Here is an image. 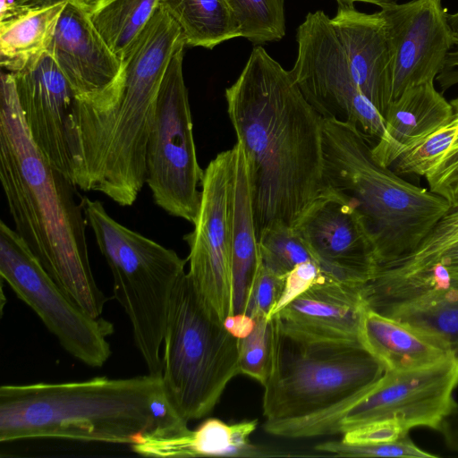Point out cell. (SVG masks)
<instances>
[{"instance_id":"obj_38","label":"cell","mask_w":458,"mask_h":458,"mask_svg":"<svg viewBox=\"0 0 458 458\" xmlns=\"http://www.w3.org/2000/svg\"><path fill=\"white\" fill-rule=\"evenodd\" d=\"M445 445L458 452V406L444 420L438 430Z\"/></svg>"},{"instance_id":"obj_39","label":"cell","mask_w":458,"mask_h":458,"mask_svg":"<svg viewBox=\"0 0 458 458\" xmlns=\"http://www.w3.org/2000/svg\"><path fill=\"white\" fill-rule=\"evenodd\" d=\"M433 266H438L444 268L453 277L458 278V242L442 254Z\"/></svg>"},{"instance_id":"obj_31","label":"cell","mask_w":458,"mask_h":458,"mask_svg":"<svg viewBox=\"0 0 458 458\" xmlns=\"http://www.w3.org/2000/svg\"><path fill=\"white\" fill-rule=\"evenodd\" d=\"M315 449L343 457H436V454L417 446L408 434L393 442L370 445L348 444L342 440L327 441L317 445Z\"/></svg>"},{"instance_id":"obj_27","label":"cell","mask_w":458,"mask_h":458,"mask_svg":"<svg viewBox=\"0 0 458 458\" xmlns=\"http://www.w3.org/2000/svg\"><path fill=\"white\" fill-rule=\"evenodd\" d=\"M240 36L259 45L278 41L285 35L284 0H224Z\"/></svg>"},{"instance_id":"obj_36","label":"cell","mask_w":458,"mask_h":458,"mask_svg":"<svg viewBox=\"0 0 458 458\" xmlns=\"http://www.w3.org/2000/svg\"><path fill=\"white\" fill-rule=\"evenodd\" d=\"M223 324L233 336L242 339L253 331L256 320L246 313H237L227 316L223 320Z\"/></svg>"},{"instance_id":"obj_14","label":"cell","mask_w":458,"mask_h":458,"mask_svg":"<svg viewBox=\"0 0 458 458\" xmlns=\"http://www.w3.org/2000/svg\"><path fill=\"white\" fill-rule=\"evenodd\" d=\"M293 228L328 276L354 285H364L373 276L377 261L371 236L342 193L323 187Z\"/></svg>"},{"instance_id":"obj_23","label":"cell","mask_w":458,"mask_h":458,"mask_svg":"<svg viewBox=\"0 0 458 458\" xmlns=\"http://www.w3.org/2000/svg\"><path fill=\"white\" fill-rule=\"evenodd\" d=\"M67 0H48L0 21V64L15 73L48 51Z\"/></svg>"},{"instance_id":"obj_3","label":"cell","mask_w":458,"mask_h":458,"mask_svg":"<svg viewBox=\"0 0 458 458\" xmlns=\"http://www.w3.org/2000/svg\"><path fill=\"white\" fill-rule=\"evenodd\" d=\"M162 377H93L0 387V442L55 438L132 445L157 423Z\"/></svg>"},{"instance_id":"obj_30","label":"cell","mask_w":458,"mask_h":458,"mask_svg":"<svg viewBox=\"0 0 458 458\" xmlns=\"http://www.w3.org/2000/svg\"><path fill=\"white\" fill-rule=\"evenodd\" d=\"M253 331L239 339L240 373L265 384L270 367L272 323L267 318H255Z\"/></svg>"},{"instance_id":"obj_9","label":"cell","mask_w":458,"mask_h":458,"mask_svg":"<svg viewBox=\"0 0 458 458\" xmlns=\"http://www.w3.org/2000/svg\"><path fill=\"white\" fill-rule=\"evenodd\" d=\"M458 357L426 368L386 370L363 392L327 412L294 421L276 422L273 430L288 438L344 434L361 425L390 421L406 431L425 427L439 430L458 404Z\"/></svg>"},{"instance_id":"obj_42","label":"cell","mask_w":458,"mask_h":458,"mask_svg":"<svg viewBox=\"0 0 458 458\" xmlns=\"http://www.w3.org/2000/svg\"><path fill=\"white\" fill-rule=\"evenodd\" d=\"M89 11L93 9L102 0H76Z\"/></svg>"},{"instance_id":"obj_12","label":"cell","mask_w":458,"mask_h":458,"mask_svg":"<svg viewBox=\"0 0 458 458\" xmlns=\"http://www.w3.org/2000/svg\"><path fill=\"white\" fill-rule=\"evenodd\" d=\"M298 54L290 73L306 100L324 119L356 127L377 140L385 132L383 115L359 88L331 19L309 13L298 27Z\"/></svg>"},{"instance_id":"obj_24","label":"cell","mask_w":458,"mask_h":458,"mask_svg":"<svg viewBox=\"0 0 458 458\" xmlns=\"http://www.w3.org/2000/svg\"><path fill=\"white\" fill-rule=\"evenodd\" d=\"M159 5L179 26L186 46L212 49L241 37L224 0H159Z\"/></svg>"},{"instance_id":"obj_2","label":"cell","mask_w":458,"mask_h":458,"mask_svg":"<svg viewBox=\"0 0 458 458\" xmlns=\"http://www.w3.org/2000/svg\"><path fill=\"white\" fill-rule=\"evenodd\" d=\"M0 180L14 230L51 277L89 315L107 301L91 270L76 186L55 169L32 140L13 72L1 73Z\"/></svg>"},{"instance_id":"obj_1","label":"cell","mask_w":458,"mask_h":458,"mask_svg":"<svg viewBox=\"0 0 458 458\" xmlns=\"http://www.w3.org/2000/svg\"><path fill=\"white\" fill-rule=\"evenodd\" d=\"M225 99L247 160L258 241L271 230L293 228L323 189L324 119L261 46Z\"/></svg>"},{"instance_id":"obj_7","label":"cell","mask_w":458,"mask_h":458,"mask_svg":"<svg viewBox=\"0 0 458 458\" xmlns=\"http://www.w3.org/2000/svg\"><path fill=\"white\" fill-rule=\"evenodd\" d=\"M165 394L187 421L209 414L240 373L239 339L224 327L188 273L170 300L163 338Z\"/></svg>"},{"instance_id":"obj_17","label":"cell","mask_w":458,"mask_h":458,"mask_svg":"<svg viewBox=\"0 0 458 458\" xmlns=\"http://www.w3.org/2000/svg\"><path fill=\"white\" fill-rule=\"evenodd\" d=\"M362 93L384 116L393 101L392 56L381 12H359L338 4L331 19Z\"/></svg>"},{"instance_id":"obj_29","label":"cell","mask_w":458,"mask_h":458,"mask_svg":"<svg viewBox=\"0 0 458 458\" xmlns=\"http://www.w3.org/2000/svg\"><path fill=\"white\" fill-rule=\"evenodd\" d=\"M259 246L262 264L281 276L301 263L316 260L294 228L271 230L260 237Z\"/></svg>"},{"instance_id":"obj_5","label":"cell","mask_w":458,"mask_h":458,"mask_svg":"<svg viewBox=\"0 0 458 458\" xmlns=\"http://www.w3.org/2000/svg\"><path fill=\"white\" fill-rule=\"evenodd\" d=\"M272 345L263 385L267 421H294L327 412L369 387L383 365L360 340L316 337L271 318Z\"/></svg>"},{"instance_id":"obj_22","label":"cell","mask_w":458,"mask_h":458,"mask_svg":"<svg viewBox=\"0 0 458 458\" xmlns=\"http://www.w3.org/2000/svg\"><path fill=\"white\" fill-rule=\"evenodd\" d=\"M359 339L385 370L426 368L454 356L420 332L368 306Z\"/></svg>"},{"instance_id":"obj_11","label":"cell","mask_w":458,"mask_h":458,"mask_svg":"<svg viewBox=\"0 0 458 458\" xmlns=\"http://www.w3.org/2000/svg\"><path fill=\"white\" fill-rule=\"evenodd\" d=\"M0 276L75 359L101 367L111 355L106 337L114 331L89 315L47 272L19 233L0 222Z\"/></svg>"},{"instance_id":"obj_8","label":"cell","mask_w":458,"mask_h":458,"mask_svg":"<svg viewBox=\"0 0 458 458\" xmlns=\"http://www.w3.org/2000/svg\"><path fill=\"white\" fill-rule=\"evenodd\" d=\"M185 44L176 22L159 5L123 58L120 100L104 133L98 158L101 179L137 190L146 183V150L159 89L176 49Z\"/></svg>"},{"instance_id":"obj_21","label":"cell","mask_w":458,"mask_h":458,"mask_svg":"<svg viewBox=\"0 0 458 458\" xmlns=\"http://www.w3.org/2000/svg\"><path fill=\"white\" fill-rule=\"evenodd\" d=\"M231 193L233 314L245 313L261 259L248 165L242 145L233 148Z\"/></svg>"},{"instance_id":"obj_25","label":"cell","mask_w":458,"mask_h":458,"mask_svg":"<svg viewBox=\"0 0 458 458\" xmlns=\"http://www.w3.org/2000/svg\"><path fill=\"white\" fill-rule=\"evenodd\" d=\"M377 312L411 327L458 357V293L395 304Z\"/></svg>"},{"instance_id":"obj_6","label":"cell","mask_w":458,"mask_h":458,"mask_svg":"<svg viewBox=\"0 0 458 458\" xmlns=\"http://www.w3.org/2000/svg\"><path fill=\"white\" fill-rule=\"evenodd\" d=\"M113 276L114 298L128 316L148 373L162 374L160 351L173 291L188 259L113 218L99 200L81 198Z\"/></svg>"},{"instance_id":"obj_26","label":"cell","mask_w":458,"mask_h":458,"mask_svg":"<svg viewBox=\"0 0 458 458\" xmlns=\"http://www.w3.org/2000/svg\"><path fill=\"white\" fill-rule=\"evenodd\" d=\"M159 6V0H102L89 11L109 47L123 58Z\"/></svg>"},{"instance_id":"obj_32","label":"cell","mask_w":458,"mask_h":458,"mask_svg":"<svg viewBox=\"0 0 458 458\" xmlns=\"http://www.w3.org/2000/svg\"><path fill=\"white\" fill-rule=\"evenodd\" d=\"M284 278L275 274L260 262L245 313L254 319L258 318L271 319V313L284 288Z\"/></svg>"},{"instance_id":"obj_4","label":"cell","mask_w":458,"mask_h":458,"mask_svg":"<svg viewBox=\"0 0 458 458\" xmlns=\"http://www.w3.org/2000/svg\"><path fill=\"white\" fill-rule=\"evenodd\" d=\"M324 185L345 196L371 236L377 267L411 251L450 209L447 199L412 184L372 157L356 127L323 123Z\"/></svg>"},{"instance_id":"obj_33","label":"cell","mask_w":458,"mask_h":458,"mask_svg":"<svg viewBox=\"0 0 458 458\" xmlns=\"http://www.w3.org/2000/svg\"><path fill=\"white\" fill-rule=\"evenodd\" d=\"M458 116V98L450 101ZM429 190L449 201L458 203V133L441 162L425 176Z\"/></svg>"},{"instance_id":"obj_13","label":"cell","mask_w":458,"mask_h":458,"mask_svg":"<svg viewBox=\"0 0 458 458\" xmlns=\"http://www.w3.org/2000/svg\"><path fill=\"white\" fill-rule=\"evenodd\" d=\"M233 148L218 153L207 165L193 230L183 236L190 253L195 288L224 320L233 315L231 193Z\"/></svg>"},{"instance_id":"obj_19","label":"cell","mask_w":458,"mask_h":458,"mask_svg":"<svg viewBox=\"0 0 458 458\" xmlns=\"http://www.w3.org/2000/svg\"><path fill=\"white\" fill-rule=\"evenodd\" d=\"M454 115L451 103L437 90L434 82L407 89L391 102L383 116L385 132L371 147L373 158L390 168L400 156L449 123Z\"/></svg>"},{"instance_id":"obj_40","label":"cell","mask_w":458,"mask_h":458,"mask_svg":"<svg viewBox=\"0 0 458 458\" xmlns=\"http://www.w3.org/2000/svg\"><path fill=\"white\" fill-rule=\"evenodd\" d=\"M337 4H354L355 2H365L378 5L380 8L385 5L398 3L399 0H336Z\"/></svg>"},{"instance_id":"obj_15","label":"cell","mask_w":458,"mask_h":458,"mask_svg":"<svg viewBox=\"0 0 458 458\" xmlns=\"http://www.w3.org/2000/svg\"><path fill=\"white\" fill-rule=\"evenodd\" d=\"M392 56L393 100L407 89L434 82L457 33L442 0H411L381 7Z\"/></svg>"},{"instance_id":"obj_41","label":"cell","mask_w":458,"mask_h":458,"mask_svg":"<svg viewBox=\"0 0 458 458\" xmlns=\"http://www.w3.org/2000/svg\"><path fill=\"white\" fill-rule=\"evenodd\" d=\"M449 24L455 33L458 34V11L447 15Z\"/></svg>"},{"instance_id":"obj_18","label":"cell","mask_w":458,"mask_h":458,"mask_svg":"<svg viewBox=\"0 0 458 458\" xmlns=\"http://www.w3.org/2000/svg\"><path fill=\"white\" fill-rule=\"evenodd\" d=\"M363 286L327 276L274 317L285 327L309 335L360 340L361 318L367 307Z\"/></svg>"},{"instance_id":"obj_35","label":"cell","mask_w":458,"mask_h":458,"mask_svg":"<svg viewBox=\"0 0 458 458\" xmlns=\"http://www.w3.org/2000/svg\"><path fill=\"white\" fill-rule=\"evenodd\" d=\"M409 432L390 421H375L343 434L342 441L355 445H370L395 441Z\"/></svg>"},{"instance_id":"obj_28","label":"cell","mask_w":458,"mask_h":458,"mask_svg":"<svg viewBox=\"0 0 458 458\" xmlns=\"http://www.w3.org/2000/svg\"><path fill=\"white\" fill-rule=\"evenodd\" d=\"M457 133L458 116L454 114L449 123L400 156L393 165L394 171L400 175L415 174L425 177L444 158Z\"/></svg>"},{"instance_id":"obj_37","label":"cell","mask_w":458,"mask_h":458,"mask_svg":"<svg viewBox=\"0 0 458 458\" xmlns=\"http://www.w3.org/2000/svg\"><path fill=\"white\" fill-rule=\"evenodd\" d=\"M436 81L443 91L458 84V34L456 44L449 52L445 67Z\"/></svg>"},{"instance_id":"obj_34","label":"cell","mask_w":458,"mask_h":458,"mask_svg":"<svg viewBox=\"0 0 458 458\" xmlns=\"http://www.w3.org/2000/svg\"><path fill=\"white\" fill-rule=\"evenodd\" d=\"M326 276L327 275L322 271L316 260H309L296 266L285 276L281 296L270 318Z\"/></svg>"},{"instance_id":"obj_10","label":"cell","mask_w":458,"mask_h":458,"mask_svg":"<svg viewBox=\"0 0 458 458\" xmlns=\"http://www.w3.org/2000/svg\"><path fill=\"white\" fill-rule=\"evenodd\" d=\"M183 43L164 76L146 150V183L156 205L170 216L194 223L204 170L199 165L185 85Z\"/></svg>"},{"instance_id":"obj_20","label":"cell","mask_w":458,"mask_h":458,"mask_svg":"<svg viewBox=\"0 0 458 458\" xmlns=\"http://www.w3.org/2000/svg\"><path fill=\"white\" fill-rule=\"evenodd\" d=\"M258 420L227 424L210 418L195 430L165 437L144 435L131 445L133 452L152 457L232 456L260 457L272 455L250 442Z\"/></svg>"},{"instance_id":"obj_16","label":"cell","mask_w":458,"mask_h":458,"mask_svg":"<svg viewBox=\"0 0 458 458\" xmlns=\"http://www.w3.org/2000/svg\"><path fill=\"white\" fill-rule=\"evenodd\" d=\"M13 74L32 140L47 163L74 184L76 98L68 81L48 51Z\"/></svg>"}]
</instances>
